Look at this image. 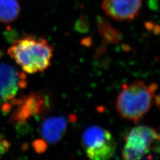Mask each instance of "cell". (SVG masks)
Returning <instances> with one entry per match:
<instances>
[{
	"label": "cell",
	"mask_w": 160,
	"mask_h": 160,
	"mask_svg": "<svg viewBox=\"0 0 160 160\" xmlns=\"http://www.w3.org/2000/svg\"><path fill=\"white\" fill-rule=\"evenodd\" d=\"M33 147L38 153H42L46 151L47 144L43 139H38L33 142Z\"/></svg>",
	"instance_id": "obj_11"
},
{
	"label": "cell",
	"mask_w": 160,
	"mask_h": 160,
	"mask_svg": "<svg viewBox=\"0 0 160 160\" xmlns=\"http://www.w3.org/2000/svg\"><path fill=\"white\" fill-rule=\"evenodd\" d=\"M53 51L46 39L28 35L16 40L8 53L24 72L33 74L43 72L51 66Z\"/></svg>",
	"instance_id": "obj_1"
},
{
	"label": "cell",
	"mask_w": 160,
	"mask_h": 160,
	"mask_svg": "<svg viewBox=\"0 0 160 160\" xmlns=\"http://www.w3.org/2000/svg\"><path fill=\"white\" fill-rule=\"evenodd\" d=\"M10 102L12 106H17L10 121L12 123L18 125H22L31 117L41 114L48 108L46 97L38 92L31 93L18 99L14 98Z\"/></svg>",
	"instance_id": "obj_5"
},
{
	"label": "cell",
	"mask_w": 160,
	"mask_h": 160,
	"mask_svg": "<svg viewBox=\"0 0 160 160\" xmlns=\"http://www.w3.org/2000/svg\"><path fill=\"white\" fill-rule=\"evenodd\" d=\"M142 0H103L106 14L118 21H131L138 16Z\"/></svg>",
	"instance_id": "obj_7"
},
{
	"label": "cell",
	"mask_w": 160,
	"mask_h": 160,
	"mask_svg": "<svg viewBox=\"0 0 160 160\" xmlns=\"http://www.w3.org/2000/svg\"><path fill=\"white\" fill-rule=\"evenodd\" d=\"M82 143L86 155L91 160L110 159L116 149V142L112 133L97 125L86 129L82 135Z\"/></svg>",
	"instance_id": "obj_3"
},
{
	"label": "cell",
	"mask_w": 160,
	"mask_h": 160,
	"mask_svg": "<svg viewBox=\"0 0 160 160\" xmlns=\"http://www.w3.org/2000/svg\"><path fill=\"white\" fill-rule=\"evenodd\" d=\"M98 30L107 43H117L121 39V32L101 18H98Z\"/></svg>",
	"instance_id": "obj_10"
},
{
	"label": "cell",
	"mask_w": 160,
	"mask_h": 160,
	"mask_svg": "<svg viewBox=\"0 0 160 160\" xmlns=\"http://www.w3.org/2000/svg\"><path fill=\"white\" fill-rule=\"evenodd\" d=\"M160 142V133L149 126H137L132 128L125 137L122 151L123 158L126 160L142 159L149 154L154 143Z\"/></svg>",
	"instance_id": "obj_4"
},
{
	"label": "cell",
	"mask_w": 160,
	"mask_h": 160,
	"mask_svg": "<svg viewBox=\"0 0 160 160\" xmlns=\"http://www.w3.org/2000/svg\"><path fill=\"white\" fill-rule=\"evenodd\" d=\"M27 85V76L24 72L9 64L0 63V103L12 100Z\"/></svg>",
	"instance_id": "obj_6"
},
{
	"label": "cell",
	"mask_w": 160,
	"mask_h": 160,
	"mask_svg": "<svg viewBox=\"0 0 160 160\" xmlns=\"http://www.w3.org/2000/svg\"><path fill=\"white\" fill-rule=\"evenodd\" d=\"M21 12L17 0H0V22L11 23L17 20Z\"/></svg>",
	"instance_id": "obj_9"
},
{
	"label": "cell",
	"mask_w": 160,
	"mask_h": 160,
	"mask_svg": "<svg viewBox=\"0 0 160 160\" xmlns=\"http://www.w3.org/2000/svg\"><path fill=\"white\" fill-rule=\"evenodd\" d=\"M76 29L81 33H86L89 30L88 23L85 20H79L76 24Z\"/></svg>",
	"instance_id": "obj_13"
},
{
	"label": "cell",
	"mask_w": 160,
	"mask_h": 160,
	"mask_svg": "<svg viewBox=\"0 0 160 160\" xmlns=\"http://www.w3.org/2000/svg\"><path fill=\"white\" fill-rule=\"evenodd\" d=\"M68 119L63 116L47 118L40 125V135L46 142L57 143L64 137L68 130Z\"/></svg>",
	"instance_id": "obj_8"
},
{
	"label": "cell",
	"mask_w": 160,
	"mask_h": 160,
	"mask_svg": "<svg viewBox=\"0 0 160 160\" xmlns=\"http://www.w3.org/2000/svg\"><path fill=\"white\" fill-rule=\"evenodd\" d=\"M149 7L152 10H157L158 7V0H149Z\"/></svg>",
	"instance_id": "obj_14"
},
{
	"label": "cell",
	"mask_w": 160,
	"mask_h": 160,
	"mask_svg": "<svg viewBox=\"0 0 160 160\" xmlns=\"http://www.w3.org/2000/svg\"><path fill=\"white\" fill-rule=\"evenodd\" d=\"M1 57V51H0V57Z\"/></svg>",
	"instance_id": "obj_15"
},
{
	"label": "cell",
	"mask_w": 160,
	"mask_h": 160,
	"mask_svg": "<svg viewBox=\"0 0 160 160\" xmlns=\"http://www.w3.org/2000/svg\"><path fill=\"white\" fill-rule=\"evenodd\" d=\"M157 89V84L147 86L141 80L123 84L116 99L118 112L123 119L137 123L151 108Z\"/></svg>",
	"instance_id": "obj_2"
},
{
	"label": "cell",
	"mask_w": 160,
	"mask_h": 160,
	"mask_svg": "<svg viewBox=\"0 0 160 160\" xmlns=\"http://www.w3.org/2000/svg\"><path fill=\"white\" fill-rule=\"evenodd\" d=\"M12 144L0 135V155L7 152L11 147Z\"/></svg>",
	"instance_id": "obj_12"
}]
</instances>
